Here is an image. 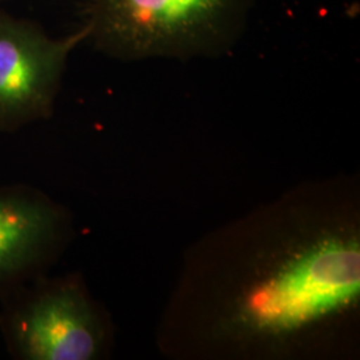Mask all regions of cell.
I'll list each match as a JSON object with an SVG mask.
<instances>
[{
    "mask_svg": "<svg viewBox=\"0 0 360 360\" xmlns=\"http://www.w3.org/2000/svg\"><path fill=\"white\" fill-rule=\"evenodd\" d=\"M254 0H89L86 26L116 59L191 58L230 50L245 34Z\"/></svg>",
    "mask_w": 360,
    "mask_h": 360,
    "instance_id": "cell-1",
    "label": "cell"
},
{
    "mask_svg": "<svg viewBox=\"0 0 360 360\" xmlns=\"http://www.w3.org/2000/svg\"><path fill=\"white\" fill-rule=\"evenodd\" d=\"M360 291V250L354 240H328L288 263L250 306V322L288 333L351 303Z\"/></svg>",
    "mask_w": 360,
    "mask_h": 360,
    "instance_id": "cell-2",
    "label": "cell"
},
{
    "mask_svg": "<svg viewBox=\"0 0 360 360\" xmlns=\"http://www.w3.org/2000/svg\"><path fill=\"white\" fill-rule=\"evenodd\" d=\"M10 351L25 360H90L103 343L98 315L70 282L34 285L15 296L1 314Z\"/></svg>",
    "mask_w": 360,
    "mask_h": 360,
    "instance_id": "cell-3",
    "label": "cell"
},
{
    "mask_svg": "<svg viewBox=\"0 0 360 360\" xmlns=\"http://www.w3.org/2000/svg\"><path fill=\"white\" fill-rule=\"evenodd\" d=\"M87 39L86 25L51 38L0 10V131L13 132L51 115L67 59Z\"/></svg>",
    "mask_w": 360,
    "mask_h": 360,
    "instance_id": "cell-4",
    "label": "cell"
},
{
    "mask_svg": "<svg viewBox=\"0 0 360 360\" xmlns=\"http://www.w3.org/2000/svg\"><path fill=\"white\" fill-rule=\"evenodd\" d=\"M60 211L27 187H0V291L43 264L59 238Z\"/></svg>",
    "mask_w": 360,
    "mask_h": 360,
    "instance_id": "cell-5",
    "label": "cell"
},
{
    "mask_svg": "<svg viewBox=\"0 0 360 360\" xmlns=\"http://www.w3.org/2000/svg\"><path fill=\"white\" fill-rule=\"evenodd\" d=\"M0 1H3V0H0Z\"/></svg>",
    "mask_w": 360,
    "mask_h": 360,
    "instance_id": "cell-6",
    "label": "cell"
}]
</instances>
